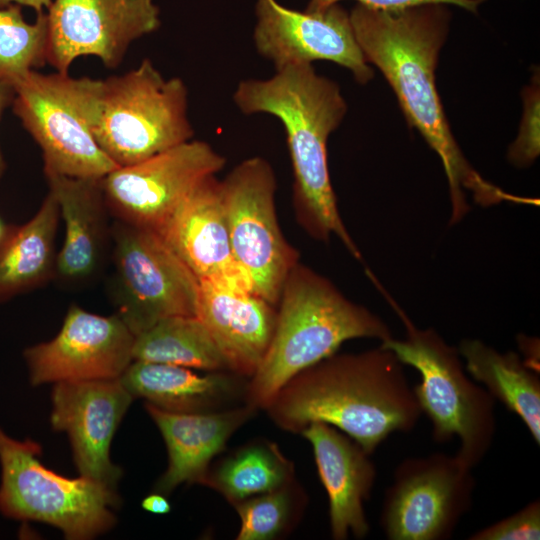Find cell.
Listing matches in <instances>:
<instances>
[{
	"label": "cell",
	"instance_id": "30",
	"mask_svg": "<svg viewBox=\"0 0 540 540\" xmlns=\"http://www.w3.org/2000/svg\"><path fill=\"white\" fill-rule=\"evenodd\" d=\"M540 538V502L535 499L513 514L477 530L469 540H535Z\"/></svg>",
	"mask_w": 540,
	"mask_h": 540
},
{
	"label": "cell",
	"instance_id": "9",
	"mask_svg": "<svg viewBox=\"0 0 540 540\" xmlns=\"http://www.w3.org/2000/svg\"><path fill=\"white\" fill-rule=\"evenodd\" d=\"M234 258L252 292L276 306L299 253L285 239L276 215V178L262 157L248 158L220 181Z\"/></svg>",
	"mask_w": 540,
	"mask_h": 540
},
{
	"label": "cell",
	"instance_id": "7",
	"mask_svg": "<svg viewBox=\"0 0 540 540\" xmlns=\"http://www.w3.org/2000/svg\"><path fill=\"white\" fill-rule=\"evenodd\" d=\"M41 446L0 428V512L60 529L69 540L94 538L112 528L120 505L115 489L83 476L67 478L40 461Z\"/></svg>",
	"mask_w": 540,
	"mask_h": 540
},
{
	"label": "cell",
	"instance_id": "2",
	"mask_svg": "<svg viewBox=\"0 0 540 540\" xmlns=\"http://www.w3.org/2000/svg\"><path fill=\"white\" fill-rule=\"evenodd\" d=\"M281 429L329 424L372 454L391 434L413 430L421 409L404 364L389 349L334 353L293 376L266 406Z\"/></svg>",
	"mask_w": 540,
	"mask_h": 540
},
{
	"label": "cell",
	"instance_id": "22",
	"mask_svg": "<svg viewBox=\"0 0 540 540\" xmlns=\"http://www.w3.org/2000/svg\"><path fill=\"white\" fill-rule=\"evenodd\" d=\"M120 380L135 398L173 413H206L246 396L248 381L228 371L206 375L190 368L146 361H132Z\"/></svg>",
	"mask_w": 540,
	"mask_h": 540
},
{
	"label": "cell",
	"instance_id": "13",
	"mask_svg": "<svg viewBox=\"0 0 540 540\" xmlns=\"http://www.w3.org/2000/svg\"><path fill=\"white\" fill-rule=\"evenodd\" d=\"M154 0H54L48 16L47 62L68 73L80 56L118 66L129 45L160 27Z\"/></svg>",
	"mask_w": 540,
	"mask_h": 540
},
{
	"label": "cell",
	"instance_id": "14",
	"mask_svg": "<svg viewBox=\"0 0 540 540\" xmlns=\"http://www.w3.org/2000/svg\"><path fill=\"white\" fill-rule=\"evenodd\" d=\"M255 11L256 50L276 70L325 60L347 68L359 84L372 79L373 70L356 41L349 13L339 4L302 12L276 0H257Z\"/></svg>",
	"mask_w": 540,
	"mask_h": 540
},
{
	"label": "cell",
	"instance_id": "21",
	"mask_svg": "<svg viewBox=\"0 0 540 540\" xmlns=\"http://www.w3.org/2000/svg\"><path fill=\"white\" fill-rule=\"evenodd\" d=\"M44 173L65 230L57 253L55 277L64 282H82L100 268L111 238L101 179Z\"/></svg>",
	"mask_w": 540,
	"mask_h": 540
},
{
	"label": "cell",
	"instance_id": "6",
	"mask_svg": "<svg viewBox=\"0 0 540 540\" xmlns=\"http://www.w3.org/2000/svg\"><path fill=\"white\" fill-rule=\"evenodd\" d=\"M14 90V113L39 145L44 171L102 179L118 168L100 149L92 133L103 80L33 70Z\"/></svg>",
	"mask_w": 540,
	"mask_h": 540
},
{
	"label": "cell",
	"instance_id": "29",
	"mask_svg": "<svg viewBox=\"0 0 540 540\" xmlns=\"http://www.w3.org/2000/svg\"><path fill=\"white\" fill-rule=\"evenodd\" d=\"M524 110L516 140L510 145L508 159L517 167L531 165L540 153L539 75L523 90Z\"/></svg>",
	"mask_w": 540,
	"mask_h": 540
},
{
	"label": "cell",
	"instance_id": "33",
	"mask_svg": "<svg viewBox=\"0 0 540 540\" xmlns=\"http://www.w3.org/2000/svg\"><path fill=\"white\" fill-rule=\"evenodd\" d=\"M15 96V90L14 87H12L9 84L0 82V117L3 112V110L12 104L13 99ZM5 168L4 160L0 151V177L3 174Z\"/></svg>",
	"mask_w": 540,
	"mask_h": 540
},
{
	"label": "cell",
	"instance_id": "15",
	"mask_svg": "<svg viewBox=\"0 0 540 540\" xmlns=\"http://www.w3.org/2000/svg\"><path fill=\"white\" fill-rule=\"evenodd\" d=\"M134 340L117 314L101 316L72 305L53 339L24 351L30 382L118 379L133 361Z\"/></svg>",
	"mask_w": 540,
	"mask_h": 540
},
{
	"label": "cell",
	"instance_id": "19",
	"mask_svg": "<svg viewBox=\"0 0 540 540\" xmlns=\"http://www.w3.org/2000/svg\"><path fill=\"white\" fill-rule=\"evenodd\" d=\"M275 306L249 289L199 281L196 316L225 360L229 372L251 378L269 347Z\"/></svg>",
	"mask_w": 540,
	"mask_h": 540
},
{
	"label": "cell",
	"instance_id": "28",
	"mask_svg": "<svg viewBox=\"0 0 540 540\" xmlns=\"http://www.w3.org/2000/svg\"><path fill=\"white\" fill-rule=\"evenodd\" d=\"M306 504L303 489L293 481L277 490L259 494L234 505L240 518L238 540L278 538L299 518Z\"/></svg>",
	"mask_w": 540,
	"mask_h": 540
},
{
	"label": "cell",
	"instance_id": "5",
	"mask_svg": "<svg viewBox=\"0 0 540 540\" xmlns=\"http://www.w3.org/2000/svg\"><path fill=\"white\" fill-rule=\"evenodd\" d=\"M406 329L403 339L381 342L420 374L413 392L430 420L437 443L459 440L456 454L474 468L489 452L497 429L495 399L467 375L462 358L434 329H419L396 308Z\"/></svg>",
	"mask_w": 540,
	"mask_h": 540
},
{
	"label": "cell",
	"instance_id": "32",
	"mask_svg": "<svg viewBox=\"0 0 540 540\" xmlns=\"http://www.w3.org/2000/svg\"><path fill=\"white\" fill-rule=\"evenodd\" d=\"M144 510L154 514H166L171 510V505L164 494L152 492L141 503Z\"/></svg>",
	"mask_w": 540,
	"mask_h": 540
},
{
	"label": "cell",
	"instance_id": "18",
	"mask_svg": "<svg viewBox=\"0 0 540 540\" xmlns=\"http://www.w3.org/2000/svg\"><path fill=\"white\" fill-rule=\"evenodd\" d=\"M300 433L311 444L317 471L327 492L332 538L366 537L370 524L364 503L370 498L377 478L371 454L347 434L326 423L313 422Z\"/></svg>",
	"mask_w": 540,
	"mask_h": 540
},
{
	"label": "cell",
	"instance_id": "3",
	"mask_svg": "<svg viewBox=\"0 0 540 540\" xmlns=\"http://www.w3.org/2000/svg\"><path fill=\"white\" fill-rule=\"evenodd\" d=\"M233 100L246 115L266 113L281 121L293 167L294 210L303 229L324 242L335 235L362 260L340 216L328 168V138L347 112L337 83L318 75L312 64L289 65L269 79L241 81Z\"/></svg>",
	"mask_w": 540,
	"mask_h": 540
},
{
	"label": "cell",
	"instance_id": "25",
	"mask_svg": "<svg viewBox=\"0 0 540 540\" xmlns=\"http://www.w3.org/2000/svg\"><path fill=\"white\" fill-rule=\"evenodd\" d=\"M293 481V463L276 443L260 439L248 442L210 465L202 485L217 491L234 506Z\"/></svg>",
	"mask_w": 540,
	"mask_h": 540
},
{
	"label": "cell",
	"instance_id": "8",
	"mask_svg": "<svg viewBox=\"0 0 540 540\" xmlns=\"http://www.w3.org/2000/svg\"><path fill=\"white\" fill-rule=\"evenodd\" d=\"M187 96L182 79H165L144 59L137 68L103 80L93 137L118 167L141 162L192 139Z\"/></svg>",
	"mask_w": 540,
	"mask_h": 540
},
{
	"label": "cell",
	"instance_id": "1",
	"mask_svg": "<svg viewBox=\"0 0 540 540\" xmlns=\"http://www.w3.org/2000/svg\"><path fill=\"white\" fill-rule=\"evenodd\" d=\"M349 17L366 61L382 72L409 125L441 160L451 200L450 223L459 222L469 211L467 192L482 206L524 202L474 170L450 129L435 85L440 49L449 31L447 5L377 10L357 4Z\"/></svg>",
	"mask_w": 540,
	"mask_h": 540
},
{
	"label": "cell",
	"instance_id": "11",
	"mask_svg": "<svg viewBox=\"0 0 540 540\" xmlns=\"http://www.w3.org/2000/svg\"><path fill=\"white\" fill-rule=\"evenodd\" d=\"M473 468L436 452L409 457L385 491L380 526L389 540H447L473 505Z\"/></svg>",
	"mask_w": 540,
	"mask_h": 540
},
{
	"label": "cell",
	"instance_id": "10",
	"mask_svg": "<svg viewBox=\"0 0 540 540\" xmlns=\"http://www.w3.org/2000/svg\"><path fill=\"white\" fill-rule=\"evenodd\" d=\"M111 241L117 315L134 336L171 316H196L199 280L157 233L115 219Z\"/></svg>",
	"mask_w": 540,
	"mask_h": 540
},
{
	"label": "cell",
	"instance_id": "4",
	"mask_svg": "<svg viewBox=\"0 0 540 540\" xmlns=\"http://www.w3.org/2000/svg\"><path fill=\"white\" fill-rule=\"evenodd\" d=\"M277 305L269 347L248 380L245 401L255 409H265L293 376L337 352L345 341L392 338L379 316L299 261L288 273Z\"/></svg>",
	"mask_w": 540,
	"mask_h": 540
},
{
	"label": "cell",
	"instance_id": "26",
	"mask_svg": "<svg viewBox=\"0 0 540 540\" xmlns=\"http://www.w3.org/2000/svg\"><path fill=\"white\" fill-rule=\"evenodd\" d=\"M132 354L133 361L208 372L228 371L224 358L197 316L177 315L158 321L135 336Z\"/></svg>",
	"mask_w": 540,
	"mask_h": 540
},
{
	"label": "cell",
	"instance_id": "12",
	"mask_svg": "<svg viewBox=\"0 0 540 540\" xmlns=\"http://www.w3.org/2000/svg\"><path fill=\"white\" fill-rule=\"evenodd\" d=\"M225 163L224 156L207 142L191 139L118 167L101 179L109 213L158 234L192 190Z\"/></svg>",
	"mask_w": 540,
	"mask_h": 540
},
{
	"label": "cell",
	"instance_id": "27",
	"mask_svg": "<svg viewBox=\"0 0 540 540\" xmlns=\"http://www.w3.org/2000/svg\"><path fill=\"white\" fill-rule=\"evenodd\" d=\"M48 16L37 13L27 23L21 5L0 7V82L15 87L34 68L47 62Z\"/></svg>",
	"mask_w": 540,
	"mask_h": 540
},
{
	"label": "cell",
	"instance_id": "31",
	"mask_svg": "<svg viewBox=\"0 0 540 540\" xmlns=\"http://www.w3.org/2000/svg\"><path fill=\"white\" fill-rule=\"evenodd\" d=\"M343 0H309L306 11H320ZM357 4L377 10H400L427 4L454 5L477 13L486 0H354Z\"/></svg>",
	"mask_w": 540,
	"mask_h": 540
},
{
	"label": "cell",
	"instance_id": "20",
	"mask_svg": "<svg viewBox=\"0 0 540 540\" xmlns=\"http://www.w3.org/2000/svg\"><path fill=\"white\" fill-rule=\"evenodd\" d=\"M168 452L166 471L153 491L164 495L183 483L203 484L215 456L256 410L249 404L206 413H173L145 403Z\"/></svg>",
	"mask_w": 540,
	"mask_h": 540
},
{
	"label": "cell",
	"instance_id": "34",
	"mask_svg": "<svg viewBox=\"0 0 540 540\" xmlns=\"http://www.w3.org/2000/svg\"><path fill=\"white\" fill-rule=\"evenodd\" d=\"M9 4L25 5L36 10L37 13L43 12V9H49L52 0H0V7H5Z\"/></svg>",
	"mask_w": 540,
	"mask_h": 540
},
{
	"label": "cell",
	"instance_id": "16",
	"mask_svg": "<svg viewBox=\"0 0 540 540\" xmlns=\"http://www.w3.org/2000/svg\"><path fill=\"white\" fill-rule=\"evenodd\" d=\"M133 400L120 378L54 383L51 425L68 435L80 476L117 489L123 472L110 446Z\"/></svg>",
	"mask_w": 540,
	"mask_h": 540
},
{
	"label": "cell",
	"instance_id": "23",
	"mask_svg": "<svg viewBox=\"0 0 540 540\" xmlns=\"http://www.w3.org/2000/svg\"><path fill=\"white\" fill-rule=\"evenodd\" d=\"M59 218L57 201L49 191L30 220L9 225L0 241V302L55 277Z\"/></svg>",
	"mask_w": 540,
	"mask_h": 540
},
{
	"label": "cell",
	"instance_id": "35",
	"mask_svg": "<svg viewBox=\"0 0 540 540\" xmlns=\"http://www.w3.org/2000/svg\"><path fill=\"white\" fill-rule=\"evenodd\" d=\"M9 228V224H6L0 217V241L4 238Z\"/></svg>",
	"mask_w": 540,
	"mask_h": 540
},
{
	"label": "cell",
	"instance_id": "17",
	"mask_svg": "<svg viewBox=\"0 0 540 540\" xmlns=\"http://www.w3.org/2000/svg\"><path fill=\"white\" fill-rule=\"evenodd\" d=\"M158 235L199 281L252 291L232 252L221 184L215 175L192 190Z\"/></svg>",
	"mask_w": 540,
	"mask_h": 540
},
{
	"label": "cell",
	"instance_id": "24",
	"mask_svg": "<svg viewBox=\"0 0 540 540\" xmlns=\"http://www.w3.org/2000/svg\"><path fill=\"white\" fill-rule=\"evenodd\" d=\"M458 351L472 379L518 416L533 440L540 444V379L512 351L499 352L477 339H464Z\"/></svg>",
	"mask_w": 540,
	"mask_h": 540
}]
</instances>
